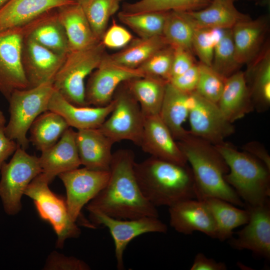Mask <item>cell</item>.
I'll return each instance as SVG.
<instances>
[{
  "mask_svg": "<svg viewBox=\"0 0 270 270\" xmlns=\"http://www.w3.org/2000/svg\"><path fill=\"white\" fill-rule=\"evenodd\" d=\"M135 162L134 154L130 150L120 149L112 153L108 180L86 205L88 212H99L118 219L158 218L156 207L140 189L134 171Z\"/></svg>",
  "mask_w": 270,
  "mask_h": 270,
  "instance_id": "obj_1",
  "label": "cell"
},
{
  "mask_svg": "<svg viewBox=\"0 0 270 270\" xmlns=\"http://www.w3.org/2000/svg\"><path fill=\"white\" fill-rule=\"evenodd\" d=\"M135 176L145 198L156 207L197 199L192 169L153 156L134 165Z\"/></svg>",
  "mask_w": 270,
  "mask_h": 270,
  "instance_id": "obj_2",
  "label": "cell"
},
{
  "mask_svg": "<svg viewBox=\"0 0 270 270\" xmlns=\"http://www.w3.org/2000/svg\"><path fill=\"white\" fill-rule=\"evenodd\" d=\"M176 142L192 169L198 200L216 198L244 208V202L224 180L229 168L214 145L190 132Z\"/></svg>",
  "mask_w": 270,
  "mask_h": 270,
  "instance_id": "obj_3",
  "label": "cell"
},
{
  "mask_svg": "<svg viewBox=\"0 0 270 270\" xmlns=\"http://www.w3.org/2000/svg\"><path fill=\"white\" fill-rule=\"evenodd\" d=\"M226 162V182L245 206L260 205L270 200V169L262 162L232 144L223 142L214 146Z\"/></svg>",
  "mask_w": 270,
  "mask_h": 270,
  "instance_id": "obj_4",
  "label": "cell"
},
{
  "mask_svg": "<svg viewBox=\"0 0 270 270\" xmlns=\"http://www.w3.org/2000/svg\"><path fill=\"white\" fill-rule=\"evenodd\" d=\"M101 41L87 48L70 51L53 82L56 90L77 106H89L86 101L84 80L95 70L106 55Z\"/></svg>",
  "mask_w": 270,
  "mask_h": 270,
  "instance_id": "obj_5",
  "label": "cell"
},
{
  "mask_svg": "<svg viewBox=\"0 0 270 270\" xmlns=\"http://www.w3.org/2000/svg\"><path fill=\"white\" fill-rule=\"evenodd\" d=\"M54 90L53 83H45L15 90L8 100L10 116L4 126V132L22 148H28L30 140L27 133L36 118L48 110V104Z\"/></svg>",
  "mask_w": 270,
  "mask_h": 270,
  "instance_id": "obj_6",
  "label": "cell"
},
{
  "mask_svg": "<svg viewBox=\"0 0 270 270\" xmlns=\"http://www.w3.org/2000/svg\"><path fill=\"white\" fill-rule=\"evenodd\" d=\"M48 13L24 25L0 32V92L7 100L15 90L29 88L22 62L23 42Z\"/></svg>",
  "mask_w": 270,
  "mask_h": 270,
  "instance_id": "obj_7",
  "label": "cell"
},
{
  "mask_svg": "<svg viewBox=\"0 0 270 270\" xmlns=\"http://www.w3.org/2000/svg\"><path fill=\"white\" fill-rule=\"evenodd\" d=\"M25 150L18 146L10 161L4 162L0 169V198L8 215L20 212L26 188L42 173L38 157Z\"/></svg>",
  "mask_w": 270,
  "mask_h": 270,
  "instance_id": "obj_8",
  "label": "cell"
},
{
  "mask_svg": "<svg viewBox=\"0 0 270 270\" xmlns=\"http://www.w3.org/2000/svg\"><path fill=\"white\" fill-rule=\"evenodd\" d=\"M49 184L41 173L30 184L24 194L33 200L40 217L51 225L57 236L56 246L61 248L66 239L78 236L80 230L70 216L66 200L54 193Z\"/></svg>",
  "mask_w": 270,
  "mask_h": 270,
  "instance_id": "obj_9",
  "label": "cell"
},
{
  "mask_svg": "<svg viewBox=\"0 0 270 270\" xmlns=\"http://www.w3.org/2000/svg\"><path fill=\"white\" fill-rule=\"evenodd\" d=\"M114 92V106L112 112L98 128L114 143L124 140L140 145L144 116L140 106L124 82Z\"/></svg>",
  "mask_w": 270,
  "mask_h": 270,
  "instance_id": "obj_10",
  "label": "cell"
},
{
  "mask_svg": "<svg viewBox=\"0 0 270 270\" xmlns=\"http://www.w3.org/2000/svg\"><path fill=\"white\" fill-rule=\"evenodd\" d=\"M188 117L189 132L214 146L235 132L233 124L226 120L218 104L198 94L190 92Z\"/></svg>",
  "mask_w": 270,
  "mask_h": 270,
  "instance_id": "obj_11",
  "label": "cell"
},
{
  "mask_svg": "<svg viewBox=\"0 0 270 270\" xmlns=\"http://www.w3.org/2000/svg\"><path fill=\"white\" fill-rule=\"evenodd\" d=\"M110 175V170H97L84 167L58 176L66 190V206L74 222H76L80 217L82 208L106 186Z\"/></svg>",
  "mask_w": 270,
  "mask_h": 270,
  "instance_id": "obj_12",
  "label": "cell"
},
{
  "mask_svg": "<svg viewBox=\"0 0 270 270\" xmlns=\"http://www.w3.org/2000/svg\"><path fill=\"white\" fill-rule=\"evenodd\" d=\"M89 212L94 224L104 226L109 230L114 241L118 270L124 268V253L129 242L134 238L146 233H166L168 231L166 225L156 217L118 219L97 211Z\"/></svg>",
  "mask_w": 270,
  "mask_h": 270,
  "instance_id": "obj_13",
  "label": "cell"
},
{
  "mask_svg": "<svg viewBox=\"0 0 270 270\" xmlns=\"http://www.w3.org/2000/svg\"><path fill=\"white\" fill-rule=\"evenodd\" d=\"M144 76L138 68L122 66L104 59L90 75L86 87V101L89 106H103L110 104L122 83Z\"/></svg>",
  "mask_w": 270,
  "mask_h": 270,
  "instance_id": "obj_14",
  "label": "cell"
},
{
  "mask_svg": "<svg viewBox=\"0 0 270 270\" xmlns=\"http://www.w3.org/2000/svg\"><path fill=\"white\" fill-rule=\"evenodd\" d=\"M249 220L245 226L230 238V246L237 250H249L257 256L270 258V200L260 205H246Z\"/></svg>",
  "mask_w": 270,
  "mask_h": 270,
  "instance_id": "obj_15",
  "label": "cell"
},
{
  "mask_svg": "<svg viewBox=\"0 0 270 270\" xmlns=\"http://www.w3.org/2000/svg\"><path fill=\"white\" fill-rule=\"evenodd\" d=\"M66 56L48 50L35 41L30 34L27 36L23 42L22 62L29 88L53 83Z\"/></svg>",
  "mask_w": 270,
  "mask_h": 270,
  "instance_id": "obj_16",
  "label": "cell"
},
{
  "mask_svg": "<svg viewBox=\"0 0 270 270\" xmlns=\"http://www.w3.org/2000/svg\"><path fill=\"white\" fill-rule=\"evenodd\" d=\"M170 226L179 233L190 234L200 232L216 238L212 215L203 200L188 199L168 207Z\"/></svg>",
  "mask_w": 270,
  "mask_h": 270,
  "instance_id": "obj_17",
  "label": "cell"
},
{
  "mask_svg": "<svg viewBox=\"0 0 270 270\" xmlns=\"http://www.w3.org/2000/svg\"><path fill=\"white\" fill-rule=\"evenodd\" d=\"M140 146L152 156L181 164L187 162L159 114L144 116Z\"/></svg>",
  "mask_w": 270,
  "mask_h": 270,
  "instance_id": "obj_18",
  "label": "cell"
},
{
  "mask_svg": "<svg viewBox=\"0 0 270 270\" xmlns=\"http://www.w3.org/2000/svg\"><path fill=\"white\" fill-rule=\"evenodd\" d=\"M76 134L72 128H68L54 145L42 152L38 157L42 174L50 183L60 174L82 165Z\"/></svg>",
  "mask_w": 270,
  "mask_h": 270,
  "instance_id": "obj_19",
  "label": "cell"
},
{
  "mask_svg": "<svg viewBox=\"0 0 270 270\" xmlns=\"http://www.w3.org/2000/svg\"><path fill=\"white\" fill-rule=\"evenodd\" d=\"M114 106L113 99L103 106H77L68 101L54 89L48 110L61 116L70 127L80 130L98 128L109 116Z\"/></svg>",
  "mask_w": 270,
  "mask_h": 270,
  "instance_id": "obj_20",
  "label": "cell"
},
{
  "mask_svg": "<svg viewBox=\"0 0 270 270\" xmlns=\"http://www.w3.org/2000/svg\"><path fill=\"white\" fill-rule=\"evenodd\" d=\"M76 4L77 0H10L0 9V32L24 25L48 12Z\"/></svg>",
  "mask_w": 270,
  "mask_h": 270,
  "instance_id": "obj_21",
  "label": "cell"
},
{
  "mask_svg": "<svg viewBox=\"0 0 270 270\" xmlns=\"http://www.w3.org/2000/svg\"><path fill=\"white\" fill-rule=\"evenodd\" d=\"M76 140L81 164L97 170H110L114 142L98 128L78 130Z\"/></svg>",
  "mask_w": 270,
  "mask_h": 270,
  "instance_id": "obj_22",
  "label": "cell"
},
{
  "mask_svg": "<svg viewBox=\"0 0 270 270\" xmlns=\"http://www.w3.org/2000/svg\"><path fill=\"white\" fill-rule=\"evenodd\" d=\"M217 104L232 124L254 110L244 72L238 70L226 78Z\"/></svg>",
  "mask_w": 270,
  "mask_h": 270,
  "instance_id": "obj_23",
  "label": "cell"
},
{
  "mask_svg": "<svg viewBox=\"0 0 270 270\" xmlns=\"http://www.w3.org/2000/svg\"><path fill=\"white\" fill-rule=\"evenodd\" d=\"M268 18H251L238 22L232 28L234 56L241 66L258 56L268 29Z\"/></svg>",
  "mask_w": 270,
  "mask_h": 270,
  "instance_id": "obj_24",
  "label": "cell"
},
{
  "mask_svg": "<svg viewBox=\"0 0 270 270\" xmlns=\"http://www.w3.org/2000/svg\"><path fill=\"white\" fill-rule=\"evenodd\" d=\"M184 12L192 26L200 28H232L238 22L251 18L239 12L233 2L220 0H212L202 9Z\"/></svg>",
  "mask_w": 270,
  "mask_h": 270,
  "instance_id": "obj_25",
  "label": "cell"
},
{
  "mask_svg": "<svg viewBox=\"0 0 270 270\" xmlns=\"http://www.w3.org/2000/svg\"><path fill=\"white\" fill-rule=\"evenodd\" d=\"M58 18L65 30L70 52L87 48L100 41L94 36L78 4L58 8Z\"/></svg>",
  "mask_w": 270,
  "mask_h": 270,
  "instance_id": "obj_26",
  "label": "cell"
},
{
  "mask_svg": "<svg viewBox=\"0 0 270 270\" xmlns=\"http://www.w3.org/2000/svg\"><path fill=\"white\" fill-rule=\"evenodd\" d=\"M190 94L177 89L168 82L166 85L159 116L178 141L189 134L183 124L188 117Z\"/></svg>",
  "mask_w": 270,
  "mask_h": 270,
  "instance_id": "obj_27",
  "label": "cell"
},
{
  "mask_svg": "<svg viewBox=\"0 0 270 270\" xmlns=\"http://www.w3.org/2000/svg\"><path fill=\"white\" fill-rule=\"evenodd\" d=\"M245 74L254 110L261 112L270 106V54L267 48Z\"/></svg>",
  "mask_w": 270,
  "mask_h": 270,
  "instance_id": "obj_28",
  "label": "cell"
},
{
  "mask_svg": "<svg viewBox=\"0 0 270 270\" xmlns=\"http://www.w3.org/2000/svg\"><path fill=\"white\" fill-rule=\"evenodd\" d=\"M203 200L209 208L214 220L216 238L220 241L228 240L232 236L236 228L248 222L249 212L246 208H238L232 204L216 198H208Z\"/></svg>",
  "mask_w": 270,
  "mask_h": 270,
  "instance_id": "obj_29",
  "label": "cell"
},
{
  "mask_svg": "<svg viewBox=\"0 0 270 270\" xmlns=\"http://www.w3.org/2000/svg\"><path fill=\"white\" fill-rule=\"evenodd\" d=\"M168 82L144 76L124 82L138 102L144 116L159 114Z\"/></svg>",
  "mask_w": 270,
  "mask_h": 270,
  "instance_id": "obj_30",
  "label": "cell"
},
{
  "mask_svg": "<svg viewBox=\"0 0 270 270\" xmlns=\"http://www.w3.org/2000/svg\"><path fill=\"white\" fill-rule=\"evenodd\" d=\"M162 36L132 40L120 51L106 54L104 59L109 62L130 68H138L153 54L168 46Z\"/></svg>",
  "mask_w": 270,
  "mask_h": 270,
  "instance_id": "obj_31",
  "label": "cell"
},
{
  "mask_svg": "<svg viewBox=\"0 0 270 270\" xmlns=\"http://www.w3.org/2000/svg\"><path fill=\"white\" fill-rule=\"evenodd\" d=\"M70 126L56 112L47 110L40 114L29 130L30 142L41 152L54 145Z\"/></svg>",
  "mask_w": 270,
  "mask_h": 270,
  "instance_id": "obj_32",
  "label": "cell"
},
{
  "mask_svg": "<svg viewBox=\"0 0 270 270\" xmlns=\"http://www.w3.org/2000/svg\"><path fill=\"white\" fill-rule=\"evenodd\" d=\"M30 35L37 42L56 54L67 55L70 52L65 30L58 18V9L50 12Z\"/></svg>",
  "mask_w": 270,
  "mask_h": 270,
  "instance_id": "obj_33",
  "label": "cell"
},
{
  "mask_svg": "<svg viewBox=\"0 0 270 270\" xmlns=\"http://www.w3.org/2000/svg\"><path fill=\"white\" fill-rule=\"evenodd\" d=\"M168 12H150L127 14L122 11L118 15L120 22L128 26L140 38L162 36Z\"/></svg>",
  "mask_w": 270,
  "mask_h": 270,
  "instance_id": "obj_34",
  "label": "cell"
},
{
  "mask_svg": "<svg viewBox=\"0 0 270 270\" xmlns=\"http://www.w3.org/2000/svg\"><path fill=\"white\" fill-rule=\"evenodd\" d=\"M212 0H140L134 3H126L122 12L136 14L150 12L170 10L188 12L197 10L207 6Z\"/></svg>",
  "mask_w": 270,
  "mask_h": 270,
  "instance_id": "obj_35",
  "label": "cell"
},
{
  "mask_svg": "<svg viewBox=\"0 0 270 270\" xmlns=\"http://www.w3.org/2000/svg\"><path fill=\"white\" fill-rule=\"evenodd\" d=\"M194 28L184 12L168 11L162 36L168 45L184 48L193 52L192 40Z\"/></svg>",
  "mask_w": 270,
  "mask_h": 270,
  "instance_id": "obj_36",
  "label": "cell"
},
{
  "mask_svg": "<svg viewBox=\"0 0 270 270\" xmlns=\"http://www.w3.org/2000/svg\"><path fill=\"white\" fill-rule=\"evenodd\" d=\"M210 66L225 78L238 71L240 66L235 58L232 28L220 30Z\"/></svg>",
  "mask_w": 270,
  "mask_h": 270,
  "instance_id": "obj_37",
  "label": "cell"
},
{
  "mask_svg": "<svg viewBox=\"0 0 270 270\" xmlns=\"http://www.w3.org/2000/svg\"><path fill=\"white\" fill-rule=\"evenodd\" d=\"M120 0H89L82 6L92 32L98 40L106 30L111 16L118 10Z\"/></svg>",
  "mask_w": 270,
  "mask_h": 270,
  "instance_id": "obj_38",
  "label": "cell"
},
{
  "mask_svg": "<svg viewBox=\"0 0 270 270\" xmlns=\"http://www.w3.org/2000/svg\"><path fill=\"white\" fill-rule=\"evenodd\" d=\"M174 48L168 45L153 54L138 68L144 76L168 82L174 56Z\"/></svg>",
  "mask_w": 270,
  "mask_h": 270,
  "instance_id": "obj_39",
  "label": "cell"
},
{
  "mask_svg": "<svg viewBox=\"0 0 270 270\" xmlns=\"http://www.w3.org/2000/svg\"><path fill=\"white\" fill-rule=\"evenodd\" d=\"M199 78L196 92L204 98L217 104L222 94L226 78L213 68L198 63Z\"/></svg>",
  "mask_w": 270,
  "mask_h": 270,
  "instance_id": "obj_40",
  "label": "cell"
},
{
  "mask_svg": "<svg viewBox=\"0 0 270 270\" xmlns=\"http://www.w3.org/2000/svg\"><path fill=\"white\" fill-rule=\"evenodd\" d=\"M192 49L200 62L211 66L216 44L221 29L196 28L193 26Z\"/></svg>",
  "mask_w": 270,
  "mask_h": 270,
  "instance_id": "obj_41",
  "label": "cell"
},
{
  "mask_svg": "<svg viewBox=\"0 0 270 270\" xmlns=\"http://www.w3.org/2000/svg\"><path fill=\"white\" fill-rule=\"evenodd\" d=\"M132 40L131 34L113 20L112 26L106 30L100 41L105 47L120 48L126 46Z\"/></svg>",
  "mask_w": 270,
  "mask_h": 270,
  "instance_id": "obj_42",
  "label": "cell"
},
{
  "mask_svg": "<svg viewBox=\"0 0 270 270\" xmlns=\"http://www.w3.org/2000/svg\"><path fill=\"white\" fill-rule=\"evenodd\" d=\"M50 270H88L90 266L84 261L74 256H66L56 252L49 256L44 267Z\"/></svg>",
  "mask_w": 270,
  "mask_h": 270,
  "instance_id": "obj_43",
  "label": "cell"
},
{
  "mask_svg": "<svg viewBox=\"0 0 270 270\" xmlns=\"http://www.w3.org/2000/svg\"><path fill=\"white\" fill-rule=\"evenodd\" d=\"M198 78L199 68L196 63L184 73L172 78L168 82L177 89L190 93L196 90Z\"/></svg>",
  "mask_w": 270,
  "mask_h": 270,
  "instance_id": "obj_44",
  "label": "cell"
},
{
  "mask_svg": "<svg viewBox=\"0 0 270 270\" xmlns=\"http://www.w3.org/2000/svg\"><path fill=\"white\" fill-rule=\"evenodd\" d=\"M174 48V56L169 80L172 78L184 73L196 64L192 52L182 48Z\"/></svg>",
  "mask_w": 270,
  "mask_h": 270,
  "instance_id": "obj_45",
  "label": "cell"
},
{
  "mask_svg": "<svg viewBox=\"0 0 270 270\" xmlns=\"http://www.w3.org/2000/svg\"><path fill=\"white\" fill-rule=\"evenodd\" d=\"M191 270H226L227 266L222 262H218L207 258L202 252L198 253L194 257Z\"/></svg>",
  "mask_w": 270,
  "mask_h": 270,
  "instance_id": "obj_46",
  "label": "cell"
},
{
  "mask_svg": "<svg viewBox=\"0 0 270 270\" xmlns=\"http://www.w3.org/2000/svg\"><path fill=\"white\" fill-rule=\"evenodd\" d=\"M4 126L0 127V169L5 161L13 154L18 145L16 141L8 137Z\"/></svg>",
  "mask_w": 270,
  "mask_h": 270,
  "instance_id": "obj_47",
  "label": "cell"
},
{
  "mask_svg": "<svg viewBox=\"0 0 270 270\" xmlns=\"http://www.w3.org/2000/svg\"><path fill=\"white\" fill-rule=\"evenodd\" d=\"M242 149L260 160L270 169V156L263 144L256 141H252L245 144Z\"/></svg>",
  "mask_w": 270,
  "mask_h": 270,
  "instance_id": "obj_48",
  "label": "cell"
},
{
  "mask_svg": "<svg viewBox=\"0 0 270 270\" xmlns=\"http://www.w3.org/2000/svg\"><path fill=\"white\" fill-rule=\"evenodd\" d=\"M6 120L2 112L0 110V127L5 126Z\"/></svg>",
  "mask_w": 270,
  "mask_h": 270,
  "instance_id": "obj_49",
  "label": "cell"
},
{
  "mask_svg": "<svg viewBox=\"0 0 270 270\" xmlns=\"http://www.w3.org/2000/svg\"><path fill=\"white\" fill-rule=\"evenodd\" d=\"M89 0H77L78 3L82 6H84L86 4Z\"/></svg>",
  "mask_w": 270,
  "mask_h": 270,
  "instance_id": "obj_50",
  "label": "cell"
},
{
  "mask_svg": "<svg viewBox=\"0 0 270 270\" xmlns=\"http://www.w3.org/2000/svg\"><path fill=\"white\" fill-rule=\"evenodd\" d=\"M10 0H0V9L2 8Z\"/></svg>",
  "mask_w": 270,
  "mask_h": 270,
  "instance_id": "obj_51",
  "label": "cell"
},
{
  "mask_svg": "<svg viewBox=\"0 0 270 270\" xmlns=\"http://www.w3.org/2000/svg\"><path fill=\"white\" fill-rule=\"evenodd\" d=\"M222 0V1H223V2H233V3H234V2L236 0Z\"/></svg>",
  "mask_w": 270,
  "mask_h": 270,
  "instance_id": "obj_52",
  "label": "cell"
},
{
  "mask_svg": "<svg viewBox=\"0 0 270 270\" xmlns=\"http://www.w3.org/2000/svg\"><path fill=\"white\" fill-rule=\"evenodd\" d=\"M260 1V2H265L268 1V0H255Z\"/></svg>",
  "mask_w": 270,
  "mask_h": 270,
  "instance_id": "obj_53",
  "label": "cell"
},
{
  "mask_svg": "<svg viewBox=\"0 0 270 270\" xmlns=\"http://www.w3.org/2000/svg\"><path fill=\"white\" fill-rule=\"evenodd\" d=\"M120 0V1L121 0Z\"/></svg>",
  "mask_w": 270,
  "mask_h": 270,
  "instance_id": "obj_54",
  "label": "cell"
}]
</instances>
